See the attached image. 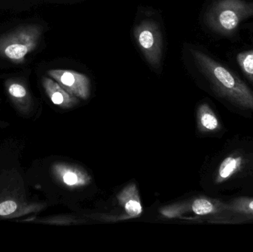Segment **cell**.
Masks as SVG:
<instances>
[{"label":"cell","mask_w":253,"mask_h":252,"mask_svg":"<svg viewBox=\"0 0 253 252\" xmlns=\"http://www.w3.org/2000/svg\"><path fill=\"white\" fill-rule=\"evenodd\" d=\"M190 53L218 97L239 110L253 113V91L236 73L201 50L190 49Z\"/></svg>","instance_id":"1"},{"label":"cell","mask_w":253,"mask_h":252,"mask_svg":"<svg viewBox=\"0 0 253 252\" xmlns=\"http://www.w3.org/2000/svg\"><path fill=\"white\" fill-rule=\"evenodd\" d=\"M253 179V144L242 142L221 152L212 174L214 186L221 191L237 188Z\"/></svg>","instance_id":"2"},{"label":"cell","mask_w":253,"mask_h":252,"mask_svg":"<svg viewBox=\"0 0 253 252\" xmlns=\"http://www.w3.org/2000/svg\"><path fill=\"white\" fill-rule=\"evenodd\" d=\"M253 16V2L246 0H216L206 13L207 25L214 32L229 36L245 19Z\"/></svg>","instance_id":"3"},{"label":"cell","mask_w":253,"mask_h":252,"mask_svg":"<svg viewBox=\"0 0 253 252\" xmlns=\"http://www.w3.org/2000/svg\"><path fill=\"white\" fill-rule=\"evenodd\" d=\"M43 28L39 24H25L0 36V56L19 65L36 50L42 37Z\"/></svg>","instance_id":"4"},{"label":"cell","mask_w":253,"mask_h":252,"mask_svg":"<svg viewBox=\"0 0 253 252\" xmlns=\"http://www.w3.org/2000/svg\"><path fill=\"white\" fill-rule=\"evenodd\" d=\"M134 36L146 60L154 68L160 66L162 57V36L154 21L143 20L134 29Z\"/></svg>","instance_id":"5"},{"label":"cell","mask_w":253,"mask_h":252,"mask_svg":"<svg viewBox=\"0 0 253 252\" xmlns=\"http://www.w3.org/2000/svg\"><path fill=\"white\" fill-rule=\"evenodd\" d=\"M225 202L224 210L211 217L210 223L224 225L253 223V197H236Z\"/></svg>","instance_id":"6"},{"label":"cell","mask_w":253,"mask_h":252,"mask_svg":"<svg viewBox=\"0 0 253 252\" xmlns=\"http://www.w3.org/2000/svg\"><path fill=\"white\" fill-rule=\"evenodd\" d=\"M47 74L75 97L83 100H87L90 97V78L84 74L72 70L64 69L50 70Z\"/></svg>","instance_id":"7"},{"label":"cell","mask_w":253,"mask_h":252,"mask_svg":"<svg viewBox=\"0 0 253 252\" xmlns=\"http://www.w3.org/2000/svg\"><path fill=\"white\" fill-rule=\"evenodd\" d=\"M51 172L58 183L69 189L87 186L91 180L90 176L84 170L66 163H54L52 165Z\"/></svg>","instance_id":"8"},{"label":"cell","mask_w":253,"mask_h":252,"mask_svg":"<svg viewBox=\"0 0 253 252\" xmlns=\"http://www.w3.org/2000/svg\"><path fill=\"white\" fill-rule=\"evenodd\" d=\"M4 86L6 93L15 108L21 113H29L32 109L33 99L25 81L20 78H7Z\"/></svg>","instance_id":"9"},{"label":"cell","mask_w":253,"mask_h":252,"mask_svg":"<svg viewBox=\"0 0 253 252\" xmlns=\"http://www.w3.org/2000/svg\"><path fill=\"white\" fill-rule=\"evenodd\" d=\"M44 206L38 203L28 202L10 196H0V217L16 218L42 210Z\"/></svg>","instance_id":"10"},{"label":"cell","mask_w":253,"mask_h":252,"mask_svg":"<svg viewBox=\"0 0 253 252\" xmlns=\"http://www.w3.org/2000/svg\"><path fill=\"white\" fill-rule=\"evenodd\" d=\"M42 84L46 94L53 105L63 109H68L78 103L77 97L68 93L57 81L50 77H43Z\"/></svg>","instance_id":"11"},{"label":"cell","mask_w":253,"mask_h":252,"mask_svg":"<svg viewBox=\"0 0 253 252\" xmlns=\"http://www.w3.org/2000/svg\"><path fill=\"white\" fill-rule=\"evenodd\" d=\"M198 128L205 135H218L224 132V126L208 103L199 105L197 110Z\"/></svg>","instance_id":"12"},{"label":"cell","mask_w":253,"mask_h":252,"mask_svg":"<svg viewBox=\"0 0 253 252\" xmlns=\"http://www.w3.org/2000/svg\"><path fill=\"white\" fill-rule=\"evenodd\" d=\"M226 202L215 198H199L190 204V210L196 216L212 217L221 213L225 208Z\"/></svg>","instance_id":"13"},{"label":"cell","mask_w":253,"mask_h":252,"mask_svg":"<svg viewBox=\"0 0 253 252\" xmlns=\"http://www.w3.org/2000/svg\"><path fill=\"white\" fill-rule=\"evenodd\" d=\"M118 200L130 217H137L142 213L138 189L134 183L128 185L119 194Z\"/></svg>","instance_id":"14"},{"label":"cell","mask_w":253,"mask_h":252,"mask_svg":"<svg viewBox=\"0 0 253 252\" xmlns=\"http://www.w3.org/2000/svg\"><path fill=\"white\" fill-rule=\"evenodd\" d=\"M236 59L242 72L253 85V50L241 52Z\"/></svg>","instance_id":"15"}]
</instances>
